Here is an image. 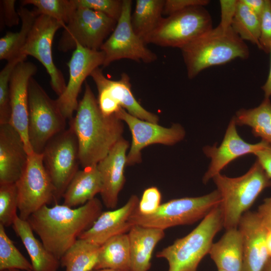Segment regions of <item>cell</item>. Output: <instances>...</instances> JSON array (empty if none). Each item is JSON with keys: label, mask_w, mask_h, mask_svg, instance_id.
Returning a JSON list of instances; mask_svg holds the SVG:
<instances>
[{"label": "cell", "mask_w": 271, "mask_h": 271, "mask_svg": "<svg viewBox=\"0 0 271 271\" xmlns=\"http://www.w3.org/2000/svg\"><path fill=\"white\" fill-rule=\"evenodd\" d=\"M69 127L78 141L80 165L83 168L97 165L122 138L123 121L115 114L105 115L101 111L90 85L79 102Z\"/></svg>", "instance_id": "1"}, {"label": "cell", "mask_w": 271, "mask_h": 271, "mask_svg": "<svg viewBox=\"0 0 271 271\" xmlns=\"http://www.w3.org/2000/svg\"><path fill=\"white\" fill-rule=\"evenodd\" d=\"M97 198L77 208L56 204L45 205L27 221L46 248L60 259L80 235L89 229L102 212Z\"/></svg>", "instance_id": "2"}, {"label": "cell", "mask_w": 271, "mask_h": 271, "mask_svg": "<svg viewBox=\"0 0 271 271\" xmlns=\"http://www.w3.org/2000/svg\"><path fill=\"white\" fill-rule=\"evenodd\" d=\"M189 79L210 67L225 64L236 58L247 59L249 48L231 27L218 26L180 49Z\"/></svg>", "instance_id": "3"}, {"label": "cell", "mask_w": 271, "mask_h": 271, "mask_svg": "<svg viewBox=\"0 0 271 271\" xmlns=\"http://www.w3.org/2000/svg\"><path fill=\"white\" fill-rule=\"evenodd\" d=\"M212 179L221 197L225 230L238 228L243 214L264 189L271 187V179L257 160L241 176L231 178L220 173Z\"/></svg>", "instance_id": "4"}, {"label": "cell", "mask_w": 271, "mask_h": 271, "mask_svg": "<svg viewBox=\"0 0 271 271\" xmlns=\"http://www.w3.org/2000/svg\"><path fill=\"white\" fill-rule=\"evenodd\" d=\"M223 227L220 204L215 207L188 234L157 252V257L168 262V271H197L209 253L215 235Z\"/></svg>", "instance_id": "5"}, {"label": "cell", "mask_w": 271, "mask_h": 271, "mask_svg": "<svg viewBox=\"0 0 271 271\" xmlns=\"http://www.w3.org/2000/svg\"><path fill=\"white\" fill-rule=\"evenodd\" d=\"M222 202L217 189L198 197H184L161 204L152 214H142L137 209L129 217L133 225L165 230L170 227L192 224L202 220Z\"/></svg>", "instance_id": "6"}, {"label": "cell", "mask_w": 271, "mask_h": 271, "mask_svg": "<svg viewBox=\"0 0 271 271\" xmlns=\"http://www.w3.org/2000/svg\"><path fill=\"white\" fill-rule=\"evenodd\" d=\"M29 140L33 151L42 154L49 140L65 130L66 119L52 99L33 78L29 81Z\"/></svg>", "instance_id": "7"}, {"label": "cell", "mask_w": 271, "mask_h": 271, "mask_svg": "<svg viewBox=\"0 0 271 271\" xmlns=\"http://www.w3.org/2000/svg\"><path fill=\"white\" fill-rule=\"evenodd\" d=\"M212 28L208 11L204 6H195L163 18L144 41L146 44L181 49Z\"/></svg>", "instance_id": "8"}, {"label": "cell", "mask_w": 271, "mask_h": 271, "mask_svg": "<svg viewBox=\"0 0 271 271\" xmlns=\"http://www.w3.org/2000/svg\"><path fill=\"white\" fill-rule=\"evenodd\" d=\"M116 24V21L102 13L77 8L70 21L63 28L58 49L66 52L74 50L76 44H79L91 50H100Z\"/></svg>", "instance_id": "9"}, {"label": "cell", "mask_w": 271, "mask_h": 271, "mask_svg": "<svg viewBox=\"0 0 271 271\" xmlns=\"http://www.w3.org/2000/svg\"><path fill=\"white\" fill-rule=\"evenodd\" d=\"M42 155L44 166L55 189V201L57 202L79 170L78 143L73 129L69 127L51 138Z\"/></svg>", "instance_id": "10"}, {"label": "cell", "mask_w": 271, "mask_h": 271, "mask_svg": "<svg viewBox=\"0 0 271 271\" xmlns=\"http://www.w3.org/2000/svg\"><path fill=\"white\" fill-rule=\"evenodd\" d=\"M19 217L27 220L30 215L55 201V189L43 163L42 154L29 155L26 168L16 183Z\"/></svg>", "instance_id": "11"}, {"label": "cell", "mask_w": 271, "mask_h": 271, "mask_svg": "<svg viewBox=\"0 0 271 271\" xmlns=\"http://www.w3.org/2000/svg\"><path fill=\"white\" fill-rule=\"evenodd\" d=\"M132 4L131 0H123L121 14L115 28L100 48L105 54L103 67L123 59L145 63H151L158 59L157 55L146 46L144 40L133 30Z\"/></svg>", "instance_id": "12"}, {"label": "cell", "mask_w": 271, "mask_h": 271, "mask_svg": "<svg viewBox=\"0 0 271 271\" xmlns=\"http://www.w3.org/2000/svg\"><path fill=\"white\" fill-rule=\"evenodd\" d=\"M90 76L96 86L98 104L104 114L112 115L122 107L135 117L158 123V116L145 109L134 97L131 89L130 77L127 74L123 72L119 80H112L106 77L102 69L98 67Z\"/></svg>", "instance_id": "13"}, {"label": "cell", "mask_w": 271, "mask_h": 271, "mask_svg": "<svg viewBox=\"0 0 271 271\" xmlns=\"http://www.w3.org/2000/svg\"><path fill=\"white\" fill-rule=\"evenodd\" d=\"M114 114L127 124L131 133L132 141L127 154L126 166L140 163L141 151L145 147L156 144L172 146L183 140L185 136L184 128L179 123L165 127L135 117L122 107Z\"/></svg>", "instance_id": "14"}, {"label": "cell", "mask_w": 271, "mask_h": 271, "mask_svg": "<svg viewBox=\"0 0 271 271\" xmlns=\"http://www.w3.org/2000/svg\"><path fill=\"white\" fill-rule=\"evenodd\" d=\"M64 28L53 18L38 16L21 52L22 55L34 57L43 65L50 76L51 88L58 96L64 91L67 84L62 72L54 63L52 47L55 33Z\"/></svg>", "instance_id": "15"}, {"label": "cell", "mask_w": 271, "mask_h": 271, "mask_svg": "<svg viewBox=\"0 0 271 271\" xmlns=\"http://www.w3.org/2000/svg\"><path fill=\"white\" fill-rule=\"evenodd\" d=\"M104 59L103 51L91 50L76 44V47L67 63L69 77L66 88L56 99L66 119H71L78 108L77 98L85 80L96 68L103 65Z\"/></svg>", "instance_id": "16"}, {"label": "cell", "mask_w": 271, "mask_h": 271, "mask_svg": "<svg viewBox=\"0 0 271 271\" xmlns=\"http://www.w3.org/2000/svg\"><path fill=\"white\" fill-rule=\"evenodd\" d=\"M37 71L33 63L23 61L15 68L10 80L11 119L10 124L20 134L28 155L34 152L28 136L29 81Z\"/></svg>", "instance_id": "17"}, {"label": "cell", "mask_w": 271, "mask_h": 271, "mask_svg": "<svg viewBox=\"0 0 271 271\" xmlns=\"http://www.w3.org/2000/svg\"><path fill=\"white\" fill-rule=\"evenodd\" d=\"M234 116L230 120L223 139L218 147L215 144L212 146L203 148L204 154L211 159L208 169L204 174L202 182L206 184L230 162L237 158L256 152L269 146L266 143L251 144L245 142L239 135L236 129Z\"/></svg>", "instance_id": "18"}, {"label": "cell", "mask_w": 271, "mask_h": 271, "mask_svg": "<svg viewBox=\"0 0 271 271\" xmlns=\"http://www.w3.org/2000/svg\"><path fill=\"white\" fill-rule=\"evenodd\" d=\"M238 228L243 237L242 271H262L270 258L267 233L256 211H247L242 216Z\"/></svg>", "instance_id": "19"}, {"label": "cell", "mask_w": 271, "mask_h": 271, "mask_svg": "<svg viewBox=\"0 0 271 271\" xmlns=\"http://www.w3.org/2000/svg\"><path fill=\"white\" fill-rule=\"evenodd\" d=\"M129 147V142L122 137L97 164L102 181L100 194L103 204L108 208H116L119 193L124 186V168Z\"/></svg>", "instance_id": "20"}, {"label": "cell", "mask_w": 271, "mask_h": 271, "mask_svg": "<svg viewBox=\"0 0 271 271\" xmlns=\"http://www.w3.org/2000/svg\"><path fill=\"white\" fill-rule=\"evenodd\" d=\"M28 156L19 132L10 123L0 124V184L18 181L26 168Z\"/></svg>", "instance_id": "21"}, {"label": "cell", "mask_w": 271, "mask_h": 271, "mask_svg": "<svg viewBox=\"0 0 271 271\" xmlns=\"http://www.w3.org/2000/svg\"><path fill=\"white\" fill-rule=\"evenodd\" d=\"M139 201L137 195H132L120 208L102 212L92 226L78 238L101 246L110 238L128 232L132 226L129 221V217L138 207Z\"/></svg>", "instance_id": "22"}, {"label": "cell", "mask_w": 271, "mask_h": 271, "mask_svg": "<svg viewBox=\"0 0 271 271\" xmlns=\"http://www.w3.org/2000/svg\"><path fill=\"white\" fill-rule=\"evenodd\" d=\"M128 232L130 271H148L154 249L165 236L164 230L133 225Z\"/></svg>", "instance_id": "23"}, {"label": "cell", "mask_w": 271, "mask_h": 271, "mask_svg": "<svg viewBox=\"0 0 271 271\" xmlns=\"http://www.w3.org/2000/svg\"><path fill=\"white\" fill-rule=\"evenodd\" d=\"M102 181L97 165L83 168L75 174L63 195V204L82 206L100 193Z\"/></svg>", "instance_id": "24"}, {"label": "cell", "mask_w": 271, "mask_h": 271, "mask_svg": "<svg viewBox=\"0 0 271 271\" xmlns=\"http://www.w3.org/2000/svg\"><path fill=\"white\" fill-rule=\"evenodd\" d=\"M209 254L218 269L242 271L243 237L239 229L226 230L221 238L212 243Z\"/></svg>", "instance_id": "25"}, {"label": "cell", "mask_w": 271, "mask_h": 271, "mask_svg": "<svg viewBox=\"0 0 271 271\" xmlns=\"http://www.w3.org/2000/svg\"><path fill=\"white\" fill-rule=\"evenodd\" d=\"M14 230L22 240L31 259L33 271H57L60 261L51 253L42 241L36 238L27 220L18 215L12 225Z\"/></svg>", "instance_id": "26"}, {"label": "cell", "mask_w": 271, "mask_h": 271, "mask_svg": "<svg viewBox=\"0 0 271 271\" xmlns=\"http://www.w3.org/2000/svg\"><path fill=\"white\" fill-rule=\"evenodd\" d=\"M130 258L128 234L115 235L100 246L94 269L130 271Z\"/></svg>", "instance_id": "27"}, {"label": "cell", "mask_w": 271, "mask_h": 271, "mask_svg": "<svg viewBox=\"0 0 271 271\" xmlns=\"http://www.w3.org/2000/svg\"><path fill=\"white\" fill-rule=\"evenodd\" d=\"M236 125H247L255 137L261 139L271 147V102L265 98L257 107L241 109L234 116Z\"/></svg>", "instance_id": "28"}, {"label": "cell", "mask_w": 271, "mask_h": 271, "mask_svg": "<svg viewBox=\"0 0 271 271\" xmlns=\"http://www.w3.org/2000/svg\"><path fill=\"white\" fill-rule=\"evenodd\" d=\"M22 25L18 32H8L0 39V59L9 61L21 55L22 51L38 17L33 10L21 7L17 10Z\"/></svg>", "instance_id": "29"}, {"label": "cell", "mask_w": 271, "mask_h": 271, "mask_svg": "<svg viewBox=\"0 0 271 271\" xmlns=\"http://www.w3.org/2000/svg\"><path fill=\"white\" fill-rule=\"evenodd\" d=\"M165 0H137L131 23L135 33L143 40L158 26L163 17Z\"/></svg>", "instance_id": "30"}, {"label": "cell", "mask_w": 271, "mask_h": 271, "mask_svg": "<svg viewBox=\"0 0 271 271\" xmlns=\"http://www.w3.org/2000/svg\"><path fill=\"white\" fill-rule=\"evenodd\" d=\"M100 246L78 238L60 259L65 271H91L97 263Z\"/></svg>", "instance_id": "31"}, {"label": "cell", "mask_w": 271, "mask_h": 271, "mask_svg": "<svg viewBox=\"0 0 271 271\" xmlns=\"http://www.w3.org/2000/svg\"><path fill=\"white\" fill-rule=\"evenodd\" d=\"M234 32L244 41L259 47L260 18L238 0L236 12L231 26Z\"/></svg>", "instance_id": "32"}, {"label": "cell", "mask_w": 271, "mask_h": 271, "mask_svg": "<svg viewBox=\"0 0 271 271\" xmlns=\"http://www.w3.org/2000/svg\"><path fill=\"white\" fill-rule=\"evenodd\" d=\"M23 6L31 5L38 16H49L60 22L64 27L68 24L77 8L73 0H23Z\"/></svg>", "instance_id": "33"}, {"label": "cell", "mask_w": 271, "mask_h": 271, "mask_svg": "<svg viewBox=\"0 0 271 271\" xmlns=\"http://www.w3.org/2000/svg\"><path fill=\"white\" fill-rule=\"evenodd\" d=\"M17 269L33 271L31 263L21 253L0 224V270Z\"/></svg>", "instance_id": "34"}, {"label": "cell", "mask_w": 271, "mask_h": 271, "mask_svg": "<svg viewBox=\"0 0 271 271\" xmlns=\"http://www.w3.org/2000/svg\"><path fill=\"white\" fill-rule=\"evenodd\" d=\"M24 55L7 61L0 72V124L9 123L11 119L10 99V80L16 66L20 62L26 61Z\"/></svg>", "instance_id": "35"}, {"label": "cell", "mask_w": 271, "mask_h": 271, "mask_svg": "<svg viewBox=\"0 0 271 271\" xmlns=\"http://www.w3.org/2000/svg\"><path fill=\"white\" fill-rule=\"evenodd\" d=\"M18 191L16 183L0 184V224L13 225L18 216Z\"/></svg>", "instance_id": "36"}, {"label": "cell", "mask_w": 271, "mask_h": 271, "mask_svg": "<svg viewBox=\"0 0 271 271\" xmlns=\"http://www.w3.org/2000/svg\"><path fill=\"white\" fill-rule=\"evenodd\" d=\"M76 8H85L99 12L118 21L122 12L121 0H73Z\"/></svg>", "instance_id": "37"}, {"label": "cell", "mask_w": 271, "mask_h": 271, "mask_svg": "<svg viewBox=\"0 0 271 271\" xmlns=\"http://www.w3.org/2000/svg\"><path fill=\"white\" fill-rule=\"evenodd\" d=\"M260 34L259 49L269 53L271 45V0H265L260 17Z\"/></svg>", "instance_id": "38"}, {"label": "cell", "mask_w": 271, "mask_h": 271, "mask_svg": "<svg viewBox=\"0 0 271 271\" xmlns=\"http://www.w3.org/2000/svg\"><path fill=\"white\" fill-rule=\"evenodd\" d=\"M161 194L156 187L146 189L143 192L137 208L140 213L149 215L154 213L160 206Z\"/></svg>", "instance_id": "39"}, {"label": "cell", "mask_w": 271, "mask_h": 271, "mask_svg": "<svg viewBox=\"0 0 271 271\" xmlns=\"http://www.w3.org/2000/svg\"><path fill=\"white\" fill-rule=\"evenodd\" d=\"M208 0H166L163 8V15L170 16L195 6H205L209 3Z\"/></svg>", "instance_id": "40"}, {"label": "cell", "mask_w": 271, "mask_h": 271, "mask_svg": "<svg viewBox=\"0 0 271 271\" xmlns=\"http://www.w3.org/2000/svg\"><path fill=\"white\" fill-rule=\"evenodd\" d=\"M256 213L266 231L267 247L271 258V196L263 200Z\"/></svg>", "instance_id": "41"}, {"label": "cell", "mask_w": 271, "mask_h": 271, "mask_svg": "<svg viewBox=\"0 0 271 271\" xmlns=\"http://www.w3.org/2000/svg\"><path fill=\"white\" fill-rule=\"evenodd\" d=\"M238 0H220V22L221 27L227 29L231 27L235 16Z\"/></svg>", "instance_id": "42"}, {"label": "cell", "mask_w": 271, "mask_h": 271, "mask_svg": "<svg viewBox=\"0 0 271 271\" xmlns=\"http://www.w3.org/2000/svg\"><path fill=\"white\" fill-rule=\"evenodd\" d=\"M15 0L2 1L4 23L9 27L18 25L21 20L18 11L15 10Z\"/></svg>", "instance_id": "43"}, {"label": "cell", "mask_w": 271, "mask_h": 271, "mask_svg": "<svg viewBox=\"0 0 271 271\" xmlns=\"http://www.w3.org/2000/svg\"><path fill=\"white\" fill-rule=\"evenodd\" d=\"M267 176L271 179V147H267L254 154Z\"/></svg>", "instance_id": "44"}, {"label": "cell", "mask_w": 271, "mask_h": 271, "mask_svg": "<svg viewBox=\"0 0 271 271\" xmlns=\"http://www.w3.org/2000/svg\"><path fill=\"white\" fill-rule=\"evenodd\" d=\"M252 12L259 18L264 8L265 0H241Z\"/></svg>", "instance_id": "45"}, {"label": "cell", "mask_w": 271, "mask_h": 271, "mask_svg": "<svg viewBox=\"0 0 271 271\" xmlns=\"http://www.w3.org/2000/svg\"><path fill=\"white\" fill-rule=\"evenodd\" d=\"M269 53L270 54V67L268 76L264 84L262 86L261 89L264 92V97L270 98L271 97V45L270 46Z\"/></svg>", "instance_id": "46"}, {"label": "cell", "mask_w": 271, "mask_h": 271, "mask_svg": "<svg viewBox=\"0 0 271 271\" xmlns=\"http://www.w3.org/2000/svg\"><path fill=\"white\" fill-rule=\"evenodd\" d=\"M262 271H271V258L266 262Z\"/></svg>", "instance_id": "47"}, {"label": "cell", "mask_w": 271, "mask_h": 271, "mask_svg": "<svg viewBox=\"0 0 271 271\" xmlns=\"http://www.w3.org/2000/svg\"><path fill=\"white\" fill-rule=\"evenodd\" d=\"M91 271H117L116 270L112 269H94L91 270Z\"/></svg>", "instance_id": "48"}, {"label": "cell", "mask_w": 271, "mask_h": 271, "mask_svg": "<svg viewBox=\"0 0 271 271\" xmlns=\"http://www.w3.org/2000/svg\"><path fill=\"white\" fill-rule=\"evenodd\" d=\"M2 271H21V270L17 269H11L4 270Z\"/></svg>", "instance_id": "49"}, {"label": "cell", "mask_w": 271, "mask_h": 271, "mask_svg": "<svg viewBox=\"0 0 271 271\" xmlns=\"http://www.w3.org/2000/svg\"><path fill=\"white\" fill-rule=\"evenodd\" d=\"M218 271H226V270H221V269H218Z\"/></svg>", "instance_id": "50"}]
</instances>
